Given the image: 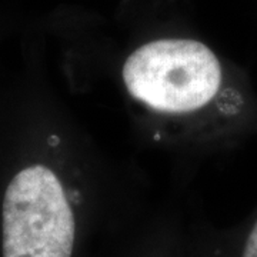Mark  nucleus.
I'll use <instances>...</instances> for the list:
<instances>
[{
  "label": "nucleus",
  "instance_id": "2",
  "mask_svg": "<svg viewBox=\"0 0 257 257\" xmlns=\"http://www.w3.org/2000/svg\"><path fill=\"white\" fill-rule=\"evenodd\" d=\"M74 216L63 186L45 166L12 179L3 199V257H72Z\"/></svg>",
  "mask_w": 257,
  "mask_h": 257
},
{
  "label": "nucleus",
  "instance_id": "3",
  "mask_svg": "<svg viewBox=\"0 0 257 257\" xmlns=\"http://www.w3.org/2000/svg\"><path fill=\"white\" fill-rule=\"evenodd\" d=\"M237 257H257V217L243 237Z\"/></svg>",
  "mask_w": 257,
  "mask_h": 257
},
{
  "label": "nucleus",
  "instance_id": "1",
  "mask_svg": "<svg viewBox=\"0 0 257 257\" xmlns=\"http://www.w3.org/2000/svg\"><path fill=\"white\" fill-rule=\"evenodd\" d=\"M128 93L152 109L187 113L207 106L223 82L220 60L210 47L190 39L146 43L123 66Z\"/></svg>",
  "mask_w": 257,
  "mask_h": 257
}]
</instances>
